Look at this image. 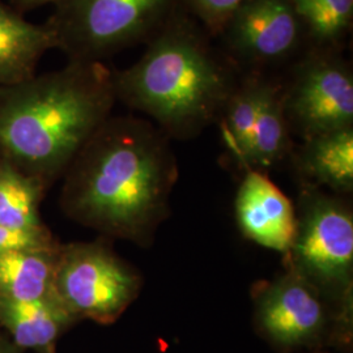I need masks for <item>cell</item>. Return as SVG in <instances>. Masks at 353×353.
Returning a JSON list of instances; mask_svg holds the SVG:
<instances>
[{
  "label": "cell",
  "mask_w": 353,
  "mask_h": 353,
  "mask_svg": "<svg viewBox=\"0 0 353 353\" xmlns=\"http://www.w3.org/2000/svg\"><path fill=\"white\" fill-rule=\"evenodd\" d=\"M62 178L59 201L70 219L103 237L150 246L169 216L178 165L153 122L110 115Z\"/></svg>",
  "instance_id": "obj_1"
},
{
  "label": "cell",
  "mask_w": 353,
  "mask_h": 353,
  "mask_svg": "<svg viewBox=\"0 0 353 353\" xmlns=\"http://www.w3.org/2000/svg\"><path fill=\"white\" fill-rule=\"evenodd\" d=\"M113 70L103 62H68L0 88V161L46 189L112 115Z\"/></svg>",
  "instance_id": "obj_2"
},
{
  "label": "cell",
  "mask_w": 353,
  "mask_h": 353,
  "mask_svg": "<svg viewBox=\"0 0 353 353\" xmlns=\"http://www.w3.org/2000/svg\"><path fill=\"white\" fill-rule=\"evenodd\" d=\"M210 36L185 10L176 13L135 63L113 71L117 101L150 117L169 139L217 123L240 76Z\"/></svg>",
  "instance_id": "obj_3"
},
{
  "label": "cell",
  "mask_w": 353,
  "mask_h": 353,
  "mask_svg": "<svg viewBox=\"0 0 353 353\" xmlns=\"http://www.w3.org/2000/svg\"><path fill=\"white\" fill-rule=\"evenodd\" d=\"M296 232L283 255L290 268L310 283L341 313L353 316V212L345 196L301 188Z\"/></svg>",
  "instance_id": "obj_4"
},
{
  "label": "cell",
  "mask_w": 353,
  "mask_h": 353,
  "mask_svg": "<svg viewBox=\"0 0 353 353\" xmlns=\"http://www.w3.org/2000/svg\"><path fill=\"white\" fill-rule=\"evenodd\" d=\"M46 26L68 62H102L147 43L176 13L182 0H55Z\"/></svg>",
  "instance_id": "obj_5"
},
{
  "label": "cell",
  "mask_w": 353,
  "mask_h": 353,
  "mask_svg": "<svg viewBox=\"0 0 353 353\" xmlns=\"http://www.w3.org/2000/svg\"><path fill=\"white\" fill-rule=\"evenodd\" d=\"M143 276L106 240L59 245L52 293L76 319L112 323L139 297Z\"/></svg>",
  "instance_id": "obj_6"
},
{
  "label": "cell",
  "mask_w": 353,
  "mask_h": 353,
  "mask_svg": "<svg viewBox=\"0 0 353 353\" xmlns=\"http://www.w3.org/2000/svg\"><path fill=\"white\" fill-rule=\"evenodd\" d=\"M254 323L283 352L313 350L352 336V318L341 313L310 283L290 268L252 285Z\"/></svg>",
  "instance_id": "obj_7"
},
{
  "label": "cell",
  "mask_w": 353,
  "mask_h": 353,
  "mask_svg": "<svg viewBox=\"0 0 353 353\" xmlns=\"http://www.w3.org/2000/svg\"><path fill=\"white\" fill-rule=\"evenodd\" d=\"M217 125L224 147L243 170L267 173L288 160L294 147L281 83L258 71L240 77Z\"/></svg>",
  "instance_id": "obj_8"
},
{
  "label": "cell",
  "mask_w": 353,
  "mask_h": 353,
  "mask_svg": "<svg viewBox=\"0 0 353 353\" xmlns=\"http://www.w3.org/2000/svg\"><path fill=\"white\" fill-rule=\"evenodd\" d=\"M292 137L305 140L353 127V72L339 50L312 48L281 83Z\"/></svg>",
  "instance_id": "obj_9"
},
{
  "label": "cell",
  "mask_w": 353,
  "mask_h": 353,
  "mask_svg": "<svg viewBox=\"0 0 353 353\" xmlns=\"http://www.w3.org/2000/svg\"><path fill=\"white\" fill-rule=\"evenodd\" d=\"M219 36L233 63L256 70L288 61L306 38L292 0H245Z\"/></svg>",
  "instance_id": "obj_10"
},
{
  "label": "cell",
  "mask_w": 353,
  "mask_h": 353,
  "mask_svg": "<svg viewBox=\"0 0 353 353\" xmlns=\"http://www.w3.org/2000/svg\"><path fill=\"white\" fill-rule=\"evenodd\" d=\"M241 233L263 248L285 255L296 232V208L265 172L248 169L234 199Z\"/></svg>",
  "instance_id": "obj_11"
},
{
  "label": "cell",
  "mask_w": 353,
  "mask_h": 353,
  "mask_svg": "<svg viewBox=\"0 0 353 353\" xmlns=\"http://www.w3.org/2000/svg\"><path fill=\"white\" fill-rule=\"evenodd\" d=\"M301 188L328 189L335 195L353 192V127L301 140L290 153Z\"/></svg>",
  "instance_id": "obj_12"
},
{
  "label": "cell",
  "mask_w": 353,
  "mask_h": 353,
  "mask_svg": "<svg viewBox=\"0 0 353 353\" xmlns=\"http://www.w3.org/2000/svg\"><path fill=\"white\" fill-rule=\"evenodd\" d=\"M57 49L49 26L33 24L0 0V88L36 75L39 59Z\"/></svg>",
  "instance_id": "obj_13"
},
{
  "label": "cell",
  "mask_w": 353,
  "mask_h": 353,
  "mask_svg": "<svg viewBox=\"0 0 353 353\" xmlns=\"http://www.w3.org/2000/svg\"><path fill=\"white\" fill-rule=\"evenodd\" d=\"M75 321L54 293L34 300L0 299V326L8 330L20 348L50 350Z\"/></svg>",
  "instance_id": "obj_14"
},
{
  "label": "cell",
  "mask_w": 353,
  "mask_h": 353,
  "mask_svg": "<svg viewBox=\"0 0 353 353\" xmlns=\"http://www.w3.org/2000/svg\"><path fill=\"white\" fill-rule=\"evenodd\" d=\"M59 245L0 254V299L34 300L52 294Z\"/></svg>",
  "instance_id": "obj_15"
},
{
  "label": "cell",
  "mask_w": 353,
  "mask_h": 353,
  "mask_svg": "<svg viewBox=\"0 0 353 353\" xmlns=\"http://www.w3.org/2000/svg\"><path fill=\"white\" fill-rule=\"evenodd\" d=\"M46 191L37 179L0 161V225L12 229L43 227L39 205Z\"/></svg>",
  "instance_id": "obj_16"
},
{
  "label": "cell",
  "mask_w": 353,
  "mask_h": 353,
  "mask_svg": "<svg viewBox=\"0 0 353 353\" xmlns=\"http://www.w3.org/2000/svg\"><path fill=\"white\" fill-rule=\"evenodd\" d=\"M292 3L313 48L339 50L352 26L353 0H292Z\"/></svg>",
  "instance_id": "obj_17"
},
{
  "label": "cell",
  "mask_w": 353,
  "mask_h": 353,
  "mask_svg": "<svg viewBox=\"0 0 353 353\" xmlns=\"http://www.w3.org/2000/svg\"><path fill=\"white\" fill-rule=\"evenodd\" d=\"M245 0H182L183 10L212 36H219Z\"/></svg>",
  "instance_id": "obj_18"
},
{
  "label": "cell",
  "mask_w": 353,
  "mask_h": 353,
  "mask_svg": "<svg viewBox=\"0 0 353 353\" xmlns=\"http://www.w3.org/2000/svg\"><path fill=\"white\" fill-rule=\"evenodd\" d=\"M58 245L59 242L46 225L37 229H12L0 225V254L52 249Z\"/></svg>",
  "instance_id": "obj_19"
},
{
  "label": "cell",
  "mask_w": 353,
  "mask_h": 353,
  "mask_svg": "<svg viewBox=\"0 0 353 353\" xmlns=\"http://www.w3.org/2000/svg\"><path fill=\"white\" fill-rule=\"evenodd\" d=\"M13 4V8L17 10L19 12L24 11H33L38 7L46 6V4H52L55 0H11Z\"/></svg>",
  "instance_id": "obj_20"
},
{
  "label": "cell",
  "mask_w": 353,
  "mask_h": 353,
  "mask_svg": "<svg viewBox=\"0 0 353 353\" xmlns=\"http://www.w3.org/2000/svg\"><path fill=\"white\" fill-rule=\"evenodd\" d=\"M312 353H321V352H312Z\"/></svg>",
  "instance_id": "obj_21"
},
{
  "label": "cell",
  "mask_w": 353,
  "mask_h": 353,
  "mask_svg": "<svg viewBox=\"0 0 353 353\" xmlns=\"http://www.w3.org/2000/svg\"><path fill=\"white\" fill-rule=\"evenodd\" d=\"M0 353H3V352H1V351H0Z\"/></svg>",
  "instance_id": "obj_22"
}]
</instances>
